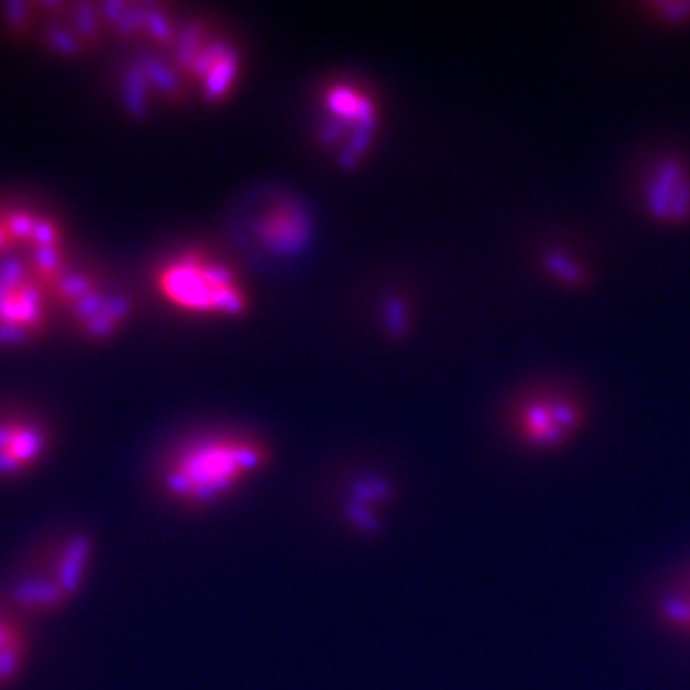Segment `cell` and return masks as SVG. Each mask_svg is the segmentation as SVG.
Returning a JSON list of instances; mask_svg holds the SVG:
<instances>
[{
    "label": "cell",
    "instance_id": "obj_14",
    "mask_svg": "<svg viewBox=\"0 0 690 690\" xmlns=\"http://www.w3.org/2000/svg\"><path fill=\"white\" fill-rule=\"evenodd\" d=\"M0 617H3V610H0Z\"/></svg>",
    "mask_w": 690,
    "mask_h": 690
},
{
    "label": "cell",
    "instance_id": "obj_13",
    "mask_svg": "<svg viewBox=\"0 0 690 690\" xmlns=\"http://www.w3.org/2000/svg\"><path fill=\"white\" fill-rule=\"evenodd\" d=\"M387 309L389 311H402V304L396 302V300L394 302H387ZM387 324H389V329L396 331V333L402 331V327H405V322H402V318H400V315H396V313L394 315H387Z\"/></svg>",
    "mask_w": 690,
    "mask_h": 690
},
{
    "label": "cell",
    "instance_id": "obj_8",
    "mask_svg": "<svg viewBox=\"0 0 690 690\" xmlns=\"http://www.w3.org/2000/svg\"><path fill=\"white\" fill-rule=\"evenodd\" d=\"M52 449V434L41 420L0 414V478H18L41 465Z\"/></svg>",
    "mask_w": 690,
    "mask_h": 690
},
{
    "label": "cell",
    "instance_id": "obj_3",
    "mask_svg": "<svg viewBox=\"0 0 690 690\" xmlns=\"http://www.w3.org/2000/svg\"><path fill=\"white\" fill-rule=\"evenodd\" d=\"M155 286L172 309L195 318H237L251 304L233 266L201 251L179 253L166 260L157 268Z\"/></svg>",
    "mask_w": 690,
    "mask_h": 690
},
{
    "label": "cell",
    "instance_id": "obj_6",
    "mask_svg": "<svg viewBox=\"0 0 690 690\" xmlns=\"http://www.w3.org/2000/svg\"><path fill=\"white\" fill-rule=\"evenodd\" d=\"M52 300L70 309L74 322L92 335V338H108L117 333L130 315V302L126 295L105 291L90 275L67 271L52 284Z\"/></svg>",
    "mask_w": 690,
    "mask_h": 690
},
{
    "label": "cell",
    "instance_id": "obj_4",
    "mask_svg": "<svg viewBox=\"0 0 690 690\" xmlns=\"http://www.w3.org/2000/svg\"><path fill=\"white\" fill-rule=\"evenodd\" d=\"M52 293L30 266L0 262V347L38 338L50 322Z\"/></svg>",
    "mask_w": 690,
    "mask_h": 690
},
{
    "label": "cell",
    "instance_id": "obj_1",
    "mask_svg": "<svg viewBox=\"0 0 690 690\" xmlns=\"http://www.w3.org/2000/svg\"><path fill=\"white\" fill-rule=\"evenodd\" d=\"M271 460V449L246 431H213L186 440L159 467V490L184 507H210L235 494Z\"/></svg>",
    "mask_w": 690,
    "mask_h": 690
},
{
    "label": "cell",
    "instance_id": "obj_12",
    "mask_svg": "<svg viewBox=\"0 0 690 690\" xmlns=\"http://www.w3.org/2000/svg\"><path fill=\"white\" fill-rule=\"evenodd\" d=\"M574 414L568 407H534L527 414L525 429L532 438L543 440V443H557V440L572 427Z\"/></svg>",
    "mask_w": 690,
    "mask_h": 690
},
{
    "label": "cell",
    "instance_id": "obj_10",
    "mask_svg": "<svg viewBox=\"0 0 690 690\" xmlns=\"http://www.w3.org/2000/svg\"><path fill=\"white\" fill-rule=\"evenodd\" d=\"M30 655V637L21 619L3 610L0 617V690L21 677Z\"/></svg>",
    "mask_w": 690,
    "mask_h": 690
},
{
    "label": "cell",
    "instance_id": "obj_9",
    "mask_svg": "<svg viewBox=\"0 0 690 690\" xmlns=\"http://www.w3.org/2000/svg\"><path fill=\"white\" fill-rule=\"evenodd\" d=\"M181 72L195 76L206 99H222L233 88L239 74L237 52L222 41H204L201 36H188L184 47H181Z\"/></svg>",
    "mask_w": 690,
    "mask_h": 690
},
{
    "label": "cell",
    "instance_id": "obj_7",
    "mask_svg": "<svg viewBox=\"0 0 690 690\" xmlns=\"http://www.w3.org/2000/svg\"><path fill=\"white\" fill-rule=\"evenodd\" d=\"M257 246L273 255L300 253L311 237L309 213L291 197H271L251 224Z\"/></svg>",
    "mask_w": 690,
    "mask_h": 690
},
{
    "label": "cell",
    "instance_id": "obj_5",
    "mask_svg": "<svg viewBox=\"0 0 690 690\" xmlns=\"http://www.w3.org/2000/svg\"><path fill=\"white\" fill-rule=\"evenodd\" d=\"M322 112V141L342 164H353L373 137L376 105L356 85L335 81L322 90Z\"/></svg>",
    "mask_w": 690,
    "mask_h": 690
},
{
    "label": "cell",
    "instance_id": "obj_11",
    "mask_svg": "<svg viewBox=\"0 0 690 690\" xmlns=\"http://www.w3.org/2000/svg\"><path fill=\"white\" fill-rule=\"evenodd\" d=\"M387 496L389 485L385 481H380V478H364V481H358V485L353 487L351 496L347 498V503H344V516H347L358 530H376L378 523L376 514L371 510V503L385 501Z\"/></svg>",
    "mask_w": 690,
    "mask_h": 690
},
{
    "label": "cell",
    "instance_id": "obj_2",
    "mask_svg": "<svg viewBox=\"0 0 690 690\" xmlns=\"http://www.w3.org/2000/svg\"><path fill=\"white\" fill-rule=\"evenodd\" d=\"M94 561V539L70 532L34 554L7 586V612L45 615L65 608L85 588Z\"/></svg>",
    "mask_w": 690,
    "mask_h": 690
}]
</instances>
